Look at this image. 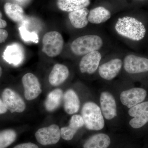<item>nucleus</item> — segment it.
Instances as JSON below:
<instances>
[{"instance_id": "1", "label": "nucleus", "mask_w": 148, "mask_h": 148, "mask_svg": "<svg viewBox=\"0 0 148 148\" xmlns=\"http://www.w3.org/2000/svg\"><path fill=\"white\" fill-rule=\"evenodd\" d=\"M115 29L120 36L135 41L144 38L146 33L145 27L142 22L129 16L119 18Z\"/></svg>"}, {"instance_id": "2", "label": "nucleus", "mask_w": 148, "mask_h": 148, "mask_svg": "<svg viewBox=\"0 0 148 148\" xmlns=\"http://www.w3.org/2000/svg\"><path fill=\"white\" fill-rule=\"evenodd\" d=\"M103 44V39L98 35H85L73 41L71 44V50L75 55L84 56L99 50Z\"/></svg>"}, {"instance_id": "3", "label": "nucleus", "mask_w": 148, "mask_h": 148, "mask_svg": "<svg viewBox=\"0 0 148 148\" xmlns=\"http://www.w3.org/2000/svg\"><path fill=\"white\" fill-rule=\"evenodd\" d=\"M84 125L88 129L100 130L105 126V121L101 108L93 102L85 103L82 110Z\"/></svg>"}, {"instance_id": "4", "label": "nucleus", "mask_w": 148, "mask_h": 148, "mask_svg": "<svg viewBox=\"0 0 148 148\" xmlns=\"http://www.w3.org/2000/svg\"><path fill=\"white\" fill-rule=\"evenodd\" d=\"M64 43V38L59 32H47L42 38V50L49 57H56L63 51Z\"/></svg>"}, {"instance_id": "5", "label": "nucleus", "mask_w": 148, "mask_h": 148, "mask_svg": "<svg viewBox=\"0 0 148 148\" xmlns=\"http://www.w3.org/2000/svg\"><path fill=\"white\" fill-rule=\"evenodd\" d=\"M35 137L38 142L43 145H54L60 140L61 131L57 125H51L38 130Z\"/></svg>"}, {"instance_id": "6", "label": "nucleus", "mask_w": 148, "mask_h": 148, "mask_svg": "<svg viewBox=\"0 0 148 148\" xmlns=\"http://www.w3.org/2000/svg\"><path fill=\"white\" fill-rule=\"evenodd\" d=\"M2 101L11 112L21 113L26 109L24 100L18 93L9 88H5L2 94Z\"/></svg>"}, {"instance_id": "7", "label": "nucleus", "mask_w": 148, "mask_h": 148, "mask_svg": "<svg viewBox=\"0 0 148 148\" xmlns=\"http://www.w3.org/2000/svg\"><path fill=\"white\" fill-rule=\"evenodd\" d=\"M128 114L133 117L129 124L135 129L143 127L148 122V101L138 104L130 108Z\"/></svg>"}, {"instance_id": "8", "label": "nucleus", "mask_w": 148, "mask_h": 148, "mask_svg": "<svg viewBox=\"0 0 148 148\" xmlns=\"http://www.w3.org/2000/svg\"><path fill=\"white\" fill-rule=\"evenodd\" d=\"M123 68L125 71L131 74L140 73L148 71V59L133 54L125 57Z\"/></svg>"}, {"instance_id": "9", "label": "nucleus", "mask_w": 148, "mask_h": 148, "mask_svg": "<svg viewBox=\"0 0 148 148\" xmlns=\"http://www.w3.org/2000/svg\"><path fill=\"white\" fill-rule=\"evenodd\" d=\"M24 96L28 101L36 99L41 93L40 84L38 78L32 73L25 74L22 79Z\"/></svg>"}, {"instance_id": "10", "label": "nucleus", "mask_w": 148, "mask_h": 148, "mask_svg": "<svg viewBox=\"0 0 148 148\" xmlns=\"http://www.w3.org/2000/svg\"><path fill=\"white\" fill-rule=\"evenodd\" d=\"M147 95V91L145 89L134 88L122 92L120 98L121 103L130 109L142 103Z\"/></svg>"}, {"instance_id": "11", "label": "nucleus", "mask_w": 148, "mask_h": 148, "mask_svg": "<svg viewBox=\"0 0 148 148\" xmlns=\"http://www.w3.org/2000/svg\"><path fill=\"white\" fill-rule=\"evenodd\" d=\"M101 58L102 55L98 51L84 56L79 64L81 72L82 73H94L98 69Z\"/></svg>"}, {"instance_id": "12", "label": "nucleus", "mask_w": 148, "mask_h": 148, "mask_svg": "<svg viewBox=\"0 0 148 148\" xmlns=\"http://www.w3.org/2000/svg\"><path fill=\"white\" fill-rule=\"evenodd\" d=\"M123 65L119 58H114L104 63L99 67L98 73L103 79L111 80L119 74Z\"/></svg>"}, {"instance_id": "13", "label": "nucleus", "mask_w": 148, "mask_h": 148, "mask_svg": "<svg viewBox=\"0 0 148 148\" xmlns=\"http://www.w3.org/2000/svg\"><path fill=\"white\" fill-rule=\"evenodd\" d=\"M3 57L9 64L14 66H18L24 61V49L19 44L14 43L7 47Z\"/></svg>"}, {"instance_id": "14", "label": "nucleus", "mask_w": 148, "mask_h": 148, "mask_svg": "<svg viewBox=\"0 0 148 148\" xmlns=\"http://www.w3.org/2000/svg\"><path fill=\"white\" fill-rule=\"evenodd\" d=\"M101 110L103 116L111 120L117 115L116 102L112 95L108 92H102L100 96Z\"/></svg>"}, {"instance_id": "15", "label": "nucleus", "mask_w": 148, "mask_h": 148, "mask_svg": "<svg viewBox=\"0 0 148 148\" xmlns=\"http://www.w3.org/2000/svg\"><path fill=\"white\" fill-rule=\"evenodd\" d=\"M84 125L82 116L75 114L71 118L69 125L62 127L60 130L61 137L66 141L71 140L79 129Z\"/></svg>"}, {"instance_id": "16", "label": "nucleus", "mask_w": 148, "mask_h": 148, "mask_svg": "<svg viewBox=\"0 0 148 148\" xmlns=\"http://www.w3.org/2000/svg\"><path fill=\"white\" fill-rule=\"evenodd\" d=\"M69 74V69L67 66L63 64H55L49 74V82L52 86H58L67 79Z\"/></svg>"}, {"instance_id": "17", "label": "nucleus", "mask_w": 148, "mask_h": 148, "mask_svg": "<svg viewBox=\"0 0 148 148\" xmlns=\"http://www.w3.org/2000/svg\"><path fill=\"white\" fill-rule=\"evenodd\" d=\"M64 109L69 114L77 113L80 108V101L77 93L73 89H69L63 96Z\"/></svg>"}, {"instance_id": "18", "label": "nucleus", "mask_w": 148, "mask_h": 148, "mask_svg": "<svg viewBox=\"0 0 148 148\" xmlns=\"http://www.w3.org/2000/svg\"><path fill=\"white\" fill-rule=\"evenodd\" d=\"M89 10L86 8L70 12L69 17L72 26L77 29L84 28L88 23Z\"/></svg>"}, {"instance_id": "19", "label": "nucleus", "mask_w": 148, "mask_h": 148, "mask_svg": "<svg viewBox=\"0 0 148 148\" xmlns=\"http://www.w3.org/2000/svg\"><path fill=\"white\" fill-rule=\"evenodd\" d=\"M90 0H57V5L61 10L72 12L86 8L90 5Z\"/></svg>"}, {"instance_id": "20", "label": "nucleus", "mask_w": 148, "mask_h": 148, "mask_svg": "<svg viewBox=\"0 0 148 148\" xmlns=\"http://www.w3.org/2000/svg\"><path fill=\"white\" fill-rule=\"evenodd\" d=\"M111 17L110 11L103 7H98L89 11L88 19L91 24H98L105 23Z\"/></svg>"}, {"instance_id": "21", "label": "nucleus", "mask_w": 148, "mask_h": 148, "mask_svg": "<svg viewBox=\"0 0 148 148\" xmlns=\"http://www.w3.org/2000/svg\"><path fill=\"white\" fill-rule=\"evenodd\" d=\"M111 140L108 135L99 133L91 136L84 145V148H108L110 145Z\"/></svg>"}, {"instance_id": "22", "label": "nucleus", "mask_w": 148, "mask_h": 148, "mask_svg": "<svg viewBox=\"0 0 148 148\" xmlns=\"http://www.w3.org/2000/svg\"><path fill=\"white\" fill-rule=\"evenodd\" d=\"M63 96V90L60 88L54 89L49 92L45 102L46 110L49 112L55 111L61 105Z\"/></svg>"}, {"instance_id": "23", "label": "nucleus", "mask_w": 148, "mask_h": 148, "mask_svg": "<svg viewBox=\"0 0 148 148\" xmlns=\"http://www.w3.org/2000/svg\"><path fill=\"white\" fill-rule=\"evenodd\" d=\"M4 9L7 16L14 22H21L24 19V10L18 4L9 2L5 3Z\"/></svg>"}, {"instance_id": "24", "label": "nucleus", "mask_w": 148, "mask_h": 148, "mask_svg": "<svg viewBox=\"0 0 148 148\" xmlns=\"http://www.w3.org/2000/svg\"><path fill=\"white\" fill-rule=\"evenodd\" d=\"M16 134L12 129H7L0 132V148H6L16 140Z\"/></svg>"}, {"instance_id": "25", "label": "nucleus", "mask_w": 148, "mask_h": 148, "mask_svg": "<svg viewBox=\"0 0 148 148\" xmlns=\"http://www.w3.org/2000/svg\"><path fill=\"white\" fill-rule=\"evenodd\" d=\"M19 31L21 38L25 41L33 42L35 43H38V37L35 32H29L23 26L19 27Z\"/></svg>"}, {"instance_id": "26", "label": "nucleus", "mask_w": 148, "mask_h": 148, "mask_svg": "<svg viewBox=\"0 0 148 148\" xmlns=\"http://www.w3.org/2000/svg\"><path fill=\"white\" fill-rule=\"evenodd\" d=\"M14 148H39L37 145L31 143H23L15 146Z\"/></svg>"}, {"instance_id": "27", "label": "nucleus", "mask_w": 148, "mask_h": 148, "mask_svg": "<svg viewBox=\"0 0 148 148\" xmlns=\"http://www.w3.org/2000/svg\"><path fill=\"white\" fill-rule=\"evenodd\" d=\"M8 32L6 30L0 29V43L5 42L8 37Z\"/></svg>"}, {"instance_id": "28", "label": "nucleus", "mask_w": 148, "mask_h": 148, "mask_svg": "<svg viewBox=\"0 0 148 148\" xmlns=\"http://www.w3.org/2000/svg\"><path fill=\"white\" fill-rule=\"evenodd\" d=\"M7 110L3 101L0 99V114L5 113L7 112Z\"/></svg>"}, {"instance_id": "29", "label": "nucleus", "mask_w": 148, "mask_h": 148, "mask_svg": "<svg viewBox=\"0 0 148 148\" xmlns=\"http://www.w3.org/2000/svg\"><path fill=\"white\" fill-rule=\"evenodd\" d=\"M2 14L0 11V29H4L7 26V23L5 20H3L2 18Z\"/></svg>"}, {"instance_id": "30", "label": "nucleus", "mask_w": 148, "mask_h": 148, "mask_svg": "<svg viewBox=\"0 0 148 148\" xmlns=\"http://www.w3.org/2000/svg\"><path fill=\"white\" fill-rule=\"evenodd\" d=\"M2 74V69L1 67L0 66V77L1 76Z\"/></svg>"}, {"instance_id": "31", "label": "nucleus", "mask_w": 148, "mask_h": 148, "mask_svg": "<svg viewBox=\"0 0 148 148\" xmlns=\"http://www.w3.org/2000/svg\"><path fill=\"white\" fill-rule=\"evenodd\" d=\"M140 1H144V0H140Z\"/></svg>"}]
</instances>
